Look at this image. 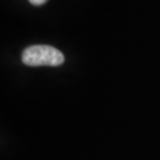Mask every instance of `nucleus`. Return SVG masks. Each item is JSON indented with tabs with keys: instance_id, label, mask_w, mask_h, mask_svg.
<instances>
[{
	"instance_id": "nucleus-1",
	"label": "nucleus",
	"mask_w": 160,
	"mask_h": 160,
	"mask_svg": "<svg viewBox=\"0 0 160 160\" xmlns=\"http://www.w3.org/2000/svg\"><path fill=\"white\" fill-rule=\"evenodd\" d=\"M22 61L29 67H58L64 63V55L50 45H32L26 48Z\"/></svg>"
},
{
	"instance_id": "nucleus-2",
	"label": "nucleus",
	"mask_w": 160,
	"mask_h": 160,
	"mask_svg": "<svg viewBox=\"0 0 160 160\" xmlns=\"http://www.w3.org/2000/svg\"><path fill=\"white\" fill-rule=\"evenodd\" d=\"M30 2L32 4V5H36V6H39V5H43V4H45L48 0H29Z\"/></svg>"
}]
</instances>
